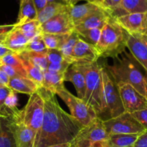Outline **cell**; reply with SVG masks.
<instances>
[{"label": "cell", "mask_w": 147, "mask_h": 147, "mask_svg": "<svg viewBox=\"0 0 147 147\" xmlns=\"http://www.w3.org/2000/svg\"><path fill=\"white\" fill-rule=\"evenodd\" d=\"M64 81H70L73 84L78 97L83 99L86 93V80L83 64L75 63L67 68L64 74Z\"/></svg>", "instance_id": "obj_15"}, {"label": "cell", "mask_w": 147, "mask_h": 147, "mask_svg": "<svg viewBox=\"0 0 147 147\" xmlns=\"http://www.w3.org/2000/svg\"><path fill=\"white\" fill-rule=\"evenodd\" d=\"M122 0H104L103 4V9L110 13L116 9L119 5Z\"/></svg>", "instance_id": "obj_40"}, {"label": "cell", "mask_w": 147, "mask_h": 147, "mask_svg": "<svg viewBox=\"0 0 147 147\" xmlns=\"http://www.w3.org/2000/svg\"><path fill=\"white\" fill-rule=\"evenodd\" d=\"M8 88L15 93L32 95L38 91L40 86L28 78L14 77L9 78Z\"/></svg>", "instance_id": "obj_21"}, {"label": "cell", "mask_w": 147, "mask_h": 147, "mask_svg": "<svg viewBox=\"0 0 147 147\" xmlns=\"http://www.w3.org/2000/svg\"><path fill=\"white\" fill-rule=\"evenodd\" d=\"M79 1H81V0H66L65 4L68 6H74L76 5Z\"/></svg>", "instance_id": "obj_47"}, {"label": "cell", "mask_w": 147, "mask_h": 147, "mask_svg": "<svg viewBox=\"0 0 147 147\" xmlns=\"http://www.w3.org/2000/svg\"><path fill=\"white\" fill-rule=\"evenodd\" d=\"M109 138L103 120L98 117L90 124L83 126L71 144L76 147H90L93 144L107 141Z\"/></svg>", "instance_id": "obj_9"}, {"label": "cell", "mask_w": 147, "mask_h": 147, "mask_svg": "<svg viewBox=\"0 0 147 147\" xmlns=\"http://www.w3.org/2000/svg\"><path fill=\"white\" fill-rule=\"evenodd\" d=\"M128 37L129 34L111 16L102 28L100 39L96 45L100 57L115 58L119 55L126 50Z\"/></svg>", "instance_id": "obj_3"}, {"label": "cell", "mask_w": 147, "mask_h": 147, "mask_svg": "<svg viewBox=\"0 0 147 147\" xmlns=\"http://www.w3.org/2000/svg\"><path fill=\"white\" fill-rule=\"evenodd\" d=\"M9 81V76L0 69V86L8 87Z\"/></svg>", "instance_id": "obj_43"}, {"label": "cell", "mask_w": 147, "mask_h": 147, "mask_svg": "<svg viewBox=\"0 0 147 147\" xmlns=\"http://www.w3.org/2000/svg\"><path fill=\"white\" fill-rule=\"evenodd\" d=\"M10 91H11V89L9 88L8 87L0 86V114L8 113L4 107V101Z\"/></svg>", "instance_id": "obj_39"}, {"label": "cell", "mask_w": 147, "mask_h": 147, "mask_svg": "<svg viewBox=\"0 0 147 147\" xmlns=\"http://www.w3.org/2000/svg\"><path fill=\"white\" fill-rule=\"evenodd\" d=\"M56 94L68 106L70 115L83 126L90 124L98 117L94 110L88 106L83 99L73 96L65 86L59 88L56 91Z\"/></svg>", "instance_id": "obj_6"}, {"label": "cell", "mask_w": 147, "mask_h": 147, "mask_svg": "<svg viewBox=\"0 0 147 147\" xmlns=\"http://www.w3.org/2000/svg\"><path fill=\"white\" fill-rule=\"evenodd\" d=\"M0 69L1 70L4 72L7 76H9V78H11L14 77H18V76H22V75L17 71L16 69H14V67H11L9 65H0Z\"/></svg>", "instance_id": "obj_41"}, {"label": "cell", "mask_w": 147, "mask_h": 147, "mask_svg": "<svg viewBox=\"0 0 147 147\" xmlns=\"http://www.w3.org/2000/svg\"><path fill=\"white\" fill-rule=\"evenodd\" d=\"M47 2L50 3V2H61L60 0H47Z\"/></svg>", "instance_id": "obj_52"}, {"label": "cell", "mask_w": 147, "mask_h": 147, "mask_svg": "<svg viewBox=\"0 0 147 147\" xmlns=\"http://www.w3.org/2000/svg\"><path fill=\"white\" fill-rule=\"evenodd\" d=\"M17 103H18V98L16 95L15 92L11 90L7 97L6 98L4 101V107L7 112H13L17 110Z\"/></svg>", "instance_id": "obj_35"}, {"label": "cell", "mask_w": 147, "mask_h": 147, "mask_svg": "<svg viewBox=\"0 0 147 147\" xmlns=\"http://www.w3.org/2000/svg\"><path fill=\"white\" fill-rule=\"evenodd\" d=\"M131 114L143 126L145 130H147V108L133 112Z\"/></svg>", "instance_id": "obj_38"}, {"label": "cell", "mask_w": 147, "mask_h": 147, "mask_svg": "<svg viewBox=\"0 0 147 147\" xmlns=\"http://www.w3.org/2000/svg\"><path fill=\"white\" fill-rule=\"evenodd\" d=\"M126 47L147 73V45L141 36L129 34Z\"/></svg>", "instance_id": "obj_16"}, {"label": "cell", "mask_w": 147, "mask_h": 147, "mask_svg": "<svg viewBox=\"0 0 147 147\" xmlns=\"http://www.w3.org/2000/svg\"><path fill=\"white\" fill-rule=\"evenodd\" d=\"M114 19L130 35L142 36L147 33L146 12L127 14Z\"/></svg>", "instance_id": "obj_12"}, {"label": "cell", "mask_w": 147, "mask_h": 147, "mask_svg": "<svg viewBox=\"0 0 147 147\" xmlns=\"http://www.w3.org/2000/svg\"><path fill=\"white\" fill-rule=\"evenodd\" d=\"M7 33H4V34H0V43H2V42L4 41L6 35H7Z\"/></svg>", "instance_id": "obj_50"}, {"label": "cell", "mask_w": 147, "mask_h": 147, "mask_svg": "<svg viewBox=\"0 0 147 147\" xmlns=\"http://www.w3.org/2000/svg\"><path fill=\"white\" fill-rule=\"evenodd\" d=\"M62 1H64V2H65V1H66V0H62Z\"/></svg>", "instance_id": "obj_54"}, {"label": "cell", "mask_w": 147, "mask_h": 147, "mask_svg": "<svg viewBox=\"0 0 147 147\" xmlns=\"http://www.w3.org/2000/svg\"><path fill=\"white\" fill-rule=\"evenodd\" d=\"M111 17V15L107 11L102 9L97 12L91 14L85 19L83 22L75 27V31L78 32L80 31L90 30V29H101L104 27L106 23Z\"/></svg>", "instance_id": "obj_18"}, {"label": "cell", "mask_w": 147, "mask_h": 147, "mask_svg": "<svg viewBox=\"0 0 147 147\" xmlns=\"http://www.w3.org/2000/svg\"><path fill=\"white\" fill-rule=\"evenodd\" d=\"M22 57L27 59L33 65L40 69L42 73L47 71L48 61L47 58V53H34V52H22L19 54Z\"/></svg>", "instance_id": "obj_26"}, {"label": "cell", "mask_w": 147, "mask_h": 147, "mask_svg": "<svg viewBox=\"0 0 147 147\" xmlns=\"http://www.w3.org/2000/svg\"><path fill=\"white\" fill-rule=\"evenodd\" d=\"M38 93L44 101L42 124L37 131L34 147H48L72 143L83 126L59 105L55 95L40 88Z\"/></svg>", "instance_id": "obj_1"}, {"label": "cell", "mask_w": 147, "mask_h": 147, "mask_svg": "<svg viewBox=\"0 0 147 147\" xmlns=\"http://www.w3.org/2000/svg\"><path fill=\"white\" fill-rule=\"evenodd\" d=\"M133 147H147V130L138 136Z\"/></svg>", "instance_id": "obj_42"}, {"label": "cell", "mask_w": 147, "mask_h": 147, "mask_svg": "<svg viewBox=\"0 0 147 147\" xmlns=\"http://www.w3.org/2000/svg\"><path fill=\"white\" fill-rule=\"evenodd\" d=\"M0 65H1V64H0Z\"/></svg>", "instance_id": "obj_58"}, {"label": "cell", "mask_w": 147, "mask_h": 147, "mask_svg": "<svg viewBox=\"0 0 147 147\" xmlns=\"http://www.w3.org/2000/svg\"><path fill=\"white\" fill-rule=\"evenodd\" d=\"M146 1H147V0H146Z\"/></svg>", "instance_id": "obj_57"}, {"label": "cell", "mask_w": 147, "mask_h": 147, "mask_svg": "<svg viewBox=\"0 0 147 147\" xmlns=\"http://www.w3.org/2000/svg\"><path fill=\"white\" fill-rule=\"evenodd\" d=\"M40 27H41V24L36 20L29 22L25 23L22 25L18 26L17 27L25 36V37L28 40V41H30V40H32L33 38L37 37V35L41 34L42 32Z\"/></svg>", "instance_id": "obj_31"}, {"label": "cell", "mask_w": 147, "mask_h": 147, "mask_svg": "<svg viewBox=\"0 0 147 147\" xmlns=\"http://www.w3.org/2000/svg\"><path fill=\"white\" fill-rule=\"evenodd\" d=\"M125 111L133 113L147 108V100L133 86L127 83L116 84Z\"/></svg>", "instance_id": "obj_11"}, {"label": "cell", "mask_w": 147, "mask_h": 147, "mask_svg": "<svg viewBox=\"0 0 147 147\" xmlns=\"http://www.w3.org/2000/svg\"><path fill=\"white\" fill-rule=\"evenodd\" d=\"M9 119L16 147H34L36 134L24 124L20 110L17 109L15 111L9 112Z\"/></svg>", "instance_id": "obj_10"}, {"label": "cell", "mask_w": 147, "mask_h": 147, "mask_svg": "<svg viewBox=\"0 0 147 147\" xmlns=\"http://www.w3.org/2000/svg\"><path fill=\"white\" fill-rule=\"evenodd\" d=\"M103 123L106 131L109 135H140L144 131H146L130 113L126 111L115 118L103 120Z\"/></svg>", "instance_id": "obj_8"}, {"label": "cell", "mask_w": 147, "mask_h": 147, "mask_svg": "<svg viewBox=\"0 0 147 147\" xmlns=\"http://www.w3.org/2000/svg\"><path fill=\"white\" fill-rule=\"evenodd\" d=\"M28 42V40L22 32L14 25V27L7 32L2 44L14 53L20 54L24 52L26 45Z\"/></svg>", "instance_id": "obj_17"}, {"label": "cell", "mask_w": 147, "mask_h": 147, "mask_svg": "<svg viewBox=\"0 0 147 147\" xmlns=\"http://www.w3.org/2000/svg\"><path fill=\"white\" fill-rule=\"evenodd\" d=\"M0 64L11 66V67L16 69L22 75V77L27 78L25 70L23 67L22 63L21 61V59H20L19 55L16 53H9V54L7 55L2 58L0 59Z\"/></svg>", "instance_id": "obj_30"}, {"label": "cell", "mask_w": 147, "mask_h": 147, "mask_svg": "<svg viewBox=\"0 0 147 147\" xmlns=\"http://www.w3.org/2000/svg\"><path fill=\"white\" fill-rule=\"evenodd\" d=\"M72 57L73 63H92L97 62L100 56L94 45L80 38L73 48Z\"/></svg>", "instance_id": "obj_14"}, {"label": "cell", "mask_w": 147, "mask_h": 147, "mask_svg": "<svg viewBox=\"0 0 147 147\" xmlns=\"http://www.w3.org/2000/svg\"><path fill=\"white\" fill-rule=\"evenodd\" d=\"M70 65L71 64L66 60L58 63H48L47 70L49 72H53V73L64 74Z\"/></svg>", "instance_id": "obj_36"}, {"label": "cell", "mask_w": 147, "mask_h": 147, "mask_svg": "<svg viewBox=\"0 0 147 147\" xmlns=\"http://www.w3.org/2000/svg\"><path fill=\"white\" fill-rule=\"evenodd\" d=\"M0 147H16L9 126V113L0 114Z\"/></svg>", "instance_id": "obj_25"}, {"label": "cell", "mask_w": 147, "mask_h": 147, "mask_svg": "<svg viewBox=\"0 0 147 147\" xmlns=\"http://www.w3.org/2000/svg\"><path fill=\"white\" fill-rule=\"evenodd\" d=\"M37 11L33 0H20V11L15 27L22 25L29 22L37 20Z\"/></svg>", "instance_id": "obj_22"}, {"label": "cell", "mask_w": 147, "mask_h": 147, "mask_svg": "<svg viewBox=\"0 0 147 147\" xmlns=\"http://www.w3.org/2000/svg\"><path fill=\"white\" fill-rule=\"evenodd\" d=\"M84 1H87L88 3H91V4H96V5L103 8V4L104 0H84Z\"/></svg>", "instance_id": "obj_46"}, {"label": "cell", "mask_w": 147, "mask_h": 147, "mask_svg": "<svg viewBox=\"0 0 147 147\" xmlns=\"http://www.w3.org/2000/svg\"><path fill=\"white\" fill-rule=\"evenodd\" d=\"M67 8V5L62 2H50L47 3V5L37 12V20L42 24L57 15L60 13L65 11Z\"/></svg>", "instance_id": "obj_23"}, {"label": "cell", "mask_w": 147, "mask_h": 147, "mask_svg": "<svg viewBox=\"0 0 147 147\" xmlns=\"http://www.w3.org/2000/svg\"><path fill=\"white\" fill-rule=\"evenodd\" d=\"M65 74V73H64ZM64 74L45 71L43 73L42 88L55 95L56 91L64 86Z\"/></svg>", "instance_id": "obj_24"}, {"label": "cell", "mask_w": 147, "mask_h": 147, "mask_svg": "<svg viewBox=\"0 0 147 147\" xmlns=\"http://www.w3.org/2000/svg\"><path fill=\"white\" fill-rule=\"evenodd\" d=\"M102 9H103L102 7H98L96 4L88 2L86 4H80V5H76V4L74 6L67 5V11L75 27L80 24L89 16L97 12Z\"/></svg>", "instance_id": "obj_19"}, {"label": "cell", "mask_w": 147, "mask_h": 147, "mask_svg": "<svg viewBox=\"0 0 147 147\" xmlns=\"http://www.w3.org/2000/svg\"><path fill=\"white\" fill-rule=\"evenodd\" d=\"M19 56H20L22 63L23 67H24V70H25L26 74H27V77L29 79L32 80V81H34V83H37L40 86V88H42V84L43 81L42 72L40 69L37 68V67L33 65L27 59L22 57L20 55H19Z\"/></svg>", "instance_id": "obj_29"}, {"label": "cell", "mask_w": 147, "mask_h": 147, "mask_svg": "<svg viewBox=\"0 0 147 147\" xmlns=\"http://www.w3.org/2000/svg\"><path fill=\"white\" fill-rule=\"evenodd\" d=\"M141 37H142V40H144V42L146 43V45H147V33H146V34H144V35L141 36Z\"/></svg>", "instance_id": "obj_51"}, {"label": "cell", "mask_w": 147, "mask_h": 147, "mask_svg": "<svg viewBox=\"0 0 147 147\" xmlns=\"http://www.w3.org/2000/svg\"><path fill=\"white\" fill-rule=\"evenodd\" d=\"M80 38V35L76 31H74L71 34H69V36L66 39L65 41L64 42L63 45L59 49V50L61 52L65 60L70 63L71 65L73 63V57H72L73 48H74L77 41Z\"/></svg>", "instance_id": "obj_28"}, {"label": "cell", "mask_w": 147, "mask_h": 147, "mask_svg": "<svg viewBox=\"0 0 147 147\" xmlns=\"http://www.w3.org/2000/svg\"><path fill=\"white\" fill-rule=\"evenodd\" d=\"M128 147H133V146H128Z\"/></svg>", "instance_id": "obj_55"}, {"label": "cell", "mask_w": 147, "mask_h": 147, "mask_svg": "<svg viewBox=\"0 0 147 147\" xmlns=\"http://www.w3.org/2000/svg\"><path fill=\"white\" fill-rule=\"evenodd\" d=\"M47 58L48 63H58L65 60L61 52L57 49H48Z\"/></svg>", "instance_id": "obj_37"}, {"label": "cell", "mask_w": 147, "mask_h": 147, "mask_svg": "<svg viewBox=\"0 0 147 147\" xmlns=\"http://www.w3.org/2000/svg\"><path fill=\"white\" fill-rule=\"evenodd\" d=\"M103 80L102 114L108 113L110 119L119 116L125 112L117 86L104 67H101Z\"/></svg>", "instance_id": "obj_5"}, {"label": "cell", "mask_w": 147, "mask_h": 147, "mask_svg": "<svg viewBox=\"0 0 147 147\" xmlns=\"http://www.w3.org/2000/svg\"><path fill=\"white\" fill-rule=\"evenodd\" d=\"M137 134H111L109 142L110 147H128L133 146L137 139Z\"/></svg>", "instance_id": "obj_27"}, {"label": "cell", "mask_w": 147, "mask_h": 147, "mask_svg": "<svg viewBox=\"0 0 147 147\" xmlns=\"http://www.w3.org/2000/svg\"><path fill=\"white\" fill-rule=\"evenodd\" d=\"M68 36L69 34H54L42 33L43 41L47 49L59 50Z\"/></svg>", "instance_id": "obj_32"}, {"label": "cell", "mask_w": 147, "mask_h": 147, "mask_svg": "<svg viewBox=\"0 0 147 147\" xmlns=\"http://www.w3.org/2000/svg\"><path fill=\"white\" fill-rule=\"evenodd\" d=\"M11 53H14V52L10 50L9 49L7 48L5 46L3 45L2 43H0V59Z\"/></svg>", "instance_id": "obj_45"}, {"label": "cell", "mask_w": 147, "mask_h": 147, "mask_svg": "<svg viewBox=\"0 0 147 147\" xmlns=\"http://www.w3.org/2000/svg\"><path fill=\"white\" fill-rule=\"evenodd\" d=\"M80 36H82L83 38L88 40L87 42L93 45L96 47L100 39V33H101V29L95 28L90 29V30H84V31H80L77 32Z\"/></svg>", "instance_id": "obj_34"}, {"label": "cell", "mask_w": 147, "mask_h": 147, "mask_svg": "<svg viewBox=\"0 0 147 147\" xmlns=\"http://www.w3.org/2000/svg\"><path fill=\"white\" fill-rule=\"evenodd\" d=\"M41 32L54 34H70L75 31V25L69 15L67 8L65 11L55 16L41 24Z\"/></svg>", "instance_id": "obj_13"}, {"label": "cell", "mask_w": 147, "mask_h": 147, "mask_svg": "<svg viewBox=\"0 0 147 147\" xmlns=\"http://www.w3.org/2000/svg\"><path fill=\"white\" fill-rule=\"evenodd\" d=\"M70 147H76V146H74V145H73V144H71V146H70Z\"/></svg>", "instance_id": "obj_53"}, {"label": "cell", "mask_w": 147, "mask_h": 147, "mask_svg": "<svg viewBox=\"0 0 147 147\" xmlns=\"http://www.w3.org/2000/svg\"><path fill=\"white\" fill-rule=\"evenodd\" d=\"M48 49L43 41L42 33L32 40H30L26 45L24 52H34V53H47Z\"/></svg>", "instance_id": "obj_33"}, {"label": "cell", "mask_w": 147, "mask_h": 147, "mask_svg": "<svg viewBox=\"0 0 147 147\" xmlns=\"http://www.w3.org/2000/svg\"><path fill=\"white\" fill-rule=\"evenodd\" d=\"M33 1H34V6H35L37 12L40 11L42 9L44 8L48 3L47 0H33Z\"/></svg>", "instance_id": "obj_44"}, {"label": "cell", "mask_w": 147, "mask_h": 147, "mask_svg": "<svg viewBox=\"0 0 147 147\" xmlns=\"http://www.w3.org/2000/svg\"><path fill=\"white\" fill-rule=\"evenodd\" d=\"M20 113L24 124L37 134L44 118V101L38 91L30 95L25 107L20 110Z\"/></svg>", "instance_id": "obj_7"}, {"label": "cell", "mask_w": 147, "mask_h": 147, "mask_svg": "<svg viewBox=\"0 0 147 147\" xmlns=\"http://www.w3.org/2000/svg\"><path fill=\"white\" fill-rule=\"evenodd\" d=\"M147 12L146 0H122L120 5L110 13L113 18L132 13Z\"/></svg>", "instance_id": "obj_20"}, {"label": "cell", "mask_w": 147, "mask_h": 147, "mask_svg": "<svg viewBox=\"0 0 147 147\" xmlns=\"http://www.w3.org/2000/svg\"><path fill=\"white\" fill-rule=\"evenodd\" d=\"M144 87H145V98L147 100V73H144Z\"/></svg>", "instance_id": "obj_48"}, {"label": "cell", "mask_w": 147, "mask_h": 147, "mask_svg": "<svg viewBox=\"0 0 147 147\" xmlns=\"http://www.w3.org/2000/svg\"><path fill=\"white\" fill-rule=\"evenodd\" d=\"M115 59L113 64L107 65L105 67L115 83H123L131 85L145 97L144 73L142 70L143 67L131 53L126 50Z\"/></svg>", "instance_id": "obj_2"}, {"label": "cell", "mask_w": 147, "mask_h": 147, "mask_svg": "<svg viewBox=\"0 0 147 147\" xmlns=\"http://www.w3.org/2000/svg\"><path fill=\"white\" fill-rule=\"evenodd\" d=\"M86 80V93L83 100L94 110L97 116L102 114L103 80L101 67L97 62L82 63Z\"/></svg>", "instance_id": "obj_4"}, {"label": "cell", "mask_w": 147, "mask_h": 147, "mask_svg": "<svg viewBox=\"0 0 147 147\" xmlns=\"http://www.w3.org/2000/svg\"><path fill=\"white\" fill-rule=\"evenodd\" d=\"M146 15H147V12H146Z\"/></svg>", "instance_id": "obj_56"}, {"label": "cell", "mask_w": 147, "mask_h": 147, "mask_svg": "<svg viewBox=\"0 0 147 147\" xmlns=\"http://www.w3.org/2000/svg\"><path fill=\"white\" fill-rule=\"evenodd\" d=\"M70 146H71V143H66V144H63L54 145V146H51L48 147H70Z\"/></svg>", "instance_id": "obj_49"}]
</instances>
